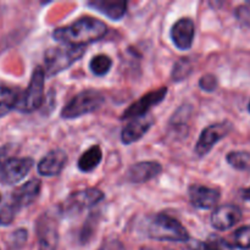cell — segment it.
I'll list each match as a JSON object with an SVG mask.
<instances>
[{"label":"cell","mask_w":250,"mask_h":250,"mask_svg":"<svg viewBox=\"0 0 250 250\" xmlns=\"http://www.w3.org/2000/svg\"><path fill=\"white\" fill-rule=\"evenodd\" d=\"M107 33V26L94 17H82L68 26L56 28L53 32L55 41L66 45L84 46L85 44L98 42Z\"/></svg>","instance_id":"cell-1"},{"label":"cell","mask_w":250,"mask_h":250,"mask_svg":"<svg viewBox=\"0 0 250 250\" xmlns=\"http://www.w3.org/2000/svg\"><path fill=\"white\" fill-rule=\"evenodd\" d=\"M42 182L31 180L11 193L10 199L0 208V226H9L14 222L16 215L24 208L29 207L41 193Z\"/></svg>","instance_id":"cell-2"},{"label":"cell","mask_w":250,"mask_h":250,"mask_svg":"<svg viewBox=\"0 0 250 250\" xmlns=\"http://www.w3.org/2000/svg\"><path fill=\"white\" fill-rule=\"evenodd\" d=\"M85 53V46L63 45L50 48L44 55V73L45 77H53L67 70Z\"/></svg>","instance_id":"cell-3"},{"label":"cell","mask_w":250,"mask_h":250,"mask_svg":"<svg viewBox=\"0 0 250 250\" xmlns=\"http://www.w3.org/2000/svg\"><path fill=\"white\" fill-rule=\"evenodd\" d=\"M149 238L160 242H187L189 233L175 217L159 214L148 226Z\"/></svg>","instance_id":"cell-4"},{"label":"cell","mask_w":250,"mask_h":250,"mask_svg":"<svg viewBox=\"0 0 250 250\" xmlns=\"http://www.w3.org/2000/svg\"><path fill=\"white\" fill-rule=\"evenodd\" d=\"M105 97L95 89H85L76 94L61 110L62 119H78L94 112L104 105Z\"/></svg>","instance_id":"cell-5"},{"label":"cell","mask_w":250,"mask_h":250,"mask_svg":"<svg viewBox=\"0 0 250 250\" xmlns=\"http://www.w3.org/2000/svg\"><path fill=\"white\" fill-rule=\"evenodd\" d=\"M44 83H45V73L43 67L38 66L32 73L27 89L19 97L15 109L24 114H29L39 109L44 100Z\"/></svg>","instance_id":"cell-6"},{"label":"cell","mask_w":250,"mask_h":250,"mask_svg":"<svg viewBox=\"0 0 250 250\" xmlns=\"http://www.w3.org/2000/svg\"><path fill=\"white\" fill-rule=\"evenodd\" d=\"M34 166L32 158H9L0 170V183L14 186L21 182Z\"/></svg>","instance_id":"cell-7"},{"label":"cell","mask_w":250,"mask_h":250,"mask_svg":"<svg viewBox=\"0 0 250 250\" xmlns=\"http://www.w3.org/2000/svg\"><path fill=\"white\" fill-rule=\"evenodd\" d=\"M37 238L39 250H56L59 244V225L54 216L43 214L37 221Z\"/></svg>","instance_id":"cell-8"},{"label":"cell","mask_w":250,"mask_h":250,"mask_svg":"<svg viewBox=\"0 0 250 250\" xmlns=\"http://www.w3.org/2000/svg\"><path fill=\"white\" fill-rule=\"evenodd\" d=\"M231 129L232 125L229 122H220V124L207 127L198 139L197 146H195V154L199 158L207 155L221 139H224L231 132Z\"/></svg>","instance_id":"cell-9"},{"label":"cell","mask_w":250,"mask_h":250,"mask_svg":"<svg viewBox=\"0 0 250 250\" xmlns=\"http://www.w3.org/2000/svg\"><path fill=\"white\" fill-rule=\"evenodd\" d=\"M166 94H167V88L166 87H161L159 88V89L153 90V92L146 93V95H143L141 99L134 102L133 104L124 112L122 119L133 120L137 119V117L143 116V115L149 114V110H150L151 107L160 104V103L165 99Z\"/></svg>","instance_id":"cell-10"},{"label":"cell","mask_w":250,"mask_h":250,"mask_svg":"<svg viewBox=\"0 0 250 250\" xmlns=\"http://www.w3.org/2000/svg\"><path fill=\"white\" fill-rule=\"evenodd\" d=\"M104 199V193L98 188H87L72 193L65 202L66 211H81L88 209Z\"/></svg>","instance_id":"cell-11"},{"label":"cell","mask_w":250,"mask_h":250,"mask_svg":"<svg viewBox=\"0 0 250 250\" xmlns=\"http://www.w3.org/2000/svg\"><path fill=\"white\" fill-rule=\"evenodd\" d=\"M195 34L194 22L189 17L180 19L171 29V39L180 50H188L192 48L193 39Z\"/></svg>","instance_id":"cell-12"},{"label":"cell","mask_w":250,"mask_h":250,"mask_svg":"<svg viewBox=\"0 0 250 250\" xmlns=\"http://www.w3.org/2000/svg\"><path fill=\"white\" fill-rule=\"evenodd\" d=\"M190 203L198 209L209 210L216 207L220 200V190L217 188H210L207 186L193 185L188 189Z\"/></svg>","instance_id":"cell-13"},{"label":"cell","mask_w":250,"mask_h":250,"mask_svg":"<svg viewBox=\"0 0 250 250\" xmlns=\"http://www.w3.org/2000/svg\"><path fill=\"white\" fill-rule=\"evenodd\" d=\"M242 220V211L236 205H221L211 215V225L217 231H226Z\"/></svg>","instance_id":"cell-14"},{"label":"cell","mask_w":250,"mask_h":250,"mask_svg":"<svg viewBox=\"0 0 250 250\" xmlns=\"http://www.w3.org/2000/svg\"><path fill=\"white\" fill-rule=\"evenodd\" d=\"M67 163V154L62 149H53L38 163V172L41 176L54 177L62 172Z\"/></svg>","instance_id":"cell-15"},{"label":"cell","mask_w":250,"mask_h":250,"mask_svg":"<svg viewBox=\"0 0 250 250\" xmlns=\"http://www.w3.org/2000/svg\"><path fill=\"white\" fill-rule=\"evenodd\" d=\"M153 125L154 119L150 114L143 115V116L131 120V122L121 132L122 143L129 146L134 142H138L151 128Z\"/></svg>","instance_id":"cell-16"},{"label":"cell","mask_w":250,"mask_h":250,"mask_svg":"<svg viewBox=\"0 0 250 250\" xmlns=\"http://www.w3.org/2000/svg\"><path fill=\"white\" fill-rule=\"evenodd\" d=\"M163 172V166L156 161H142L134 164L127 172V178L132 183H144L158 177Z\"/></svg>","instance_id":"cell-17"},{"label":"cell","mask_w":250,"mask_h":250,"mask_svg":"<svg viewBox=\"0 0 250 250\" xmlns=\"http://www.w3.org/2000/svg\"><path fill=\"white\" fill-rule=\"evenodd\" d=\"M88 5L114 21L121 20L127 11V2L122 0H93Z\"/></svg>","instance_id":"cell-18"},{"label":"cell","mask_w":250,"mask_h":250,"mask_svg":"<svg viewBox=\"0 0 250 250\" xmlns=\"http://www.w3.org/2000/svg\"><path fill=\"white\" fill-rule=\"evenodd\" d=\"M103 159V151L99 146H90L78 159V168L82 172H90L98 167Z\"/></svg>","instance_id":"cell-19"},{"label":"cell","mask_w":250,"mask_h":250,"mask_svg":"<svg viewBox=\"0 0 250 250\" xmlns=\"http://www.w3.org/2000/svg\"><path fill=\"white\" fill-rule=\"evenodd\" d=\"M19 94L15 89L0 85V119L16 107Z\"/></svg>","instance_id":"cell-20"},{"label":"cell","mask_w":250,"mask_h":250,"mask_svg":"<svg viewBox=\"0 0 250 250\" xmlns=\"http://www.w3.org/2000/svg\"><path fill=\"white\" fill-rule=\"evenodd\" d=\"M112 66V60L105 54H99V55H95L94 58L90 60L89 67L92 70V72L95 76H105L110 71Z\"/></svg>","instance_id":"cell-21"},{"label":"cell","mask_w":250,"mask_h":250,"mask_svg":"<svg viewBox=\"0 0 250 250\" xmlns=\"http://www.w3.org/2000/svg\"><path fill=\"white\" fill-rule=\"evenodd\" d=\"M226 160L236 170L246 171L250 168V154L247 151H231L227 154Z\"/></svg>","instance_id":"cell-22"},{"label":"cell","mask_w":250,"mask_h":250,"mask_svg":"<svg viewBox=\"0 0 250 250\" xmlns=\"http://www.w3.org/2000/svg\"><path fill=\"white\" fill-rule=\"evenodd\" d=\"M193 70V63L192 61L188 58H182L181 60H178L177 62L175 63V67L172 70V81L175 82H181V81L186 80L188 76L190 75Z\"/></svg>","instance_id":"cell-23"},{"label":"cell","mask_w":250,"mask_h":250,"mask_svg":"<svg viewBox=\"0 0 250 250\" xmlns=\"http://www.w3.org/2000/svg\"><path fill=\"white\" fill-rule=\"evenodd\" d=\"M234 246L242 250L250 249V226L237 229L234 233Z\"/></svg>","instance_id":"cell-24"},{"label":"cell","mask_w":250,"mask_h":250,"mask_svg":"<svg viewBox=\"0 0 250 250\" xmlns=\"http://www.w3.org/2000/svg\"><path fill=\"white\" fill-rule=\"evenodd\" d=\"M217 78L214 75H205L200 78L199 87L205 92H212L217 88Z\"/></svg>","instance_id":"cell-25"},{"label":"cell","mask_w":250,"mask_h":250,"mask_svg":"<svg viewBox=\"0 0 250 250\" xmlns=\"http://www.w3.org/2000/svg\"><path fill=\"white\" fill-rule=\"evenodd\" d=\"M99 250H125V248L120 241H117V239H110V241L104 242Z\"/></svg>","instance_id":"cell-26"},{"label":"cell","mask_w":250,"mask_h":250,"mask_svg":"<svg viewBox=\"0 0 250 250\" xmlns=\"http://www.w3.org/2000/svg\"><path fill=\"white\" fill-rule=\"evenodd\" d=\"M236 16L238 17L239 21L244 22L246 24H250V9L247 6H241L237 9Z\"/></svg>","instance_id":"cell-27"},{"label":"cell","mask_w":250,"mask_h":250,"mask_svg":"<svg viewBox=\"0 0 250 250\" xmlns=\"http://www.w3.org/2000/svg\"><path fill=\"white\" fill-rule=\"evenodd\" d=\"M192 250H219L215 244L212 243H203V242H195Z\"/></svg>","instance_id":"cell-28"},{"label":"cell","mask_w":250,"mask_h":250,"mask_svg":"<svg viewBox=\"0 0 250 250\" xmlns=\"http://www.w3.org/2000/svg\"><path fill=\"white\" fill-rule=\"evenodd\" d=\"M11 148L9 146H0V170H1L2 165H4L5 161L9 159V154Z\"/></svg>","instance_id":"cell-29"},{"label":"cell","mask_w":250,"mask_h":250,"mask_svg":"<svg viewBox=\"0 0 250 250\" xmlns=\"http://www.w3.org/2000/svg\"><path fill=\"white\" fill-rule=\"evenodd\" d=\"M241 194H242V198H243L244 200H248V202H250V187L244 188V189L241 192Z\"/></svg>","instance_id":"cell-30"},{"label":"cell","mask_w":250,"mask_h":250,"mask_svg":"<svg viewBox=\"0 0 250 250\" xmlns=\"http://www.w3.org/2000/svg\"><path fill=\"white\" fill-rule=\"evenodd\" d=\"M248 110H249V112H250V102H249V105H248Z\"/></svg>","instance_id":"cell-31"},{"label":"cell","mask_w":250,"mask_h":250,"mask_svg":"<svg viewBox=\"0 0 250 250\" xmlns=\"http://www.w3.org/2000/svg\"><path fill=\"white\" fill-rule=\"evenodd\" d=\"M0 202H1V194H0Z\"/></svg>","instance_id":"cell-32"},{"label":"cell","mask_w":250,"mask_h":250,"mask_svg":"<svg viewBox=\"0 0 250 250\" xmlns=\"http://www.w3.org/2000/svg\"><path fill=\"white\" fill-rule=\"evenodd\" d=\"M248 4H249V5H250V1H249V2H248Z\"/></svg>","instance_id":"cell-33"}]
</instances>
